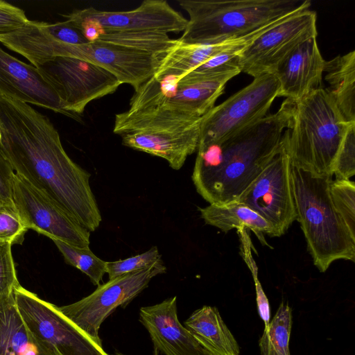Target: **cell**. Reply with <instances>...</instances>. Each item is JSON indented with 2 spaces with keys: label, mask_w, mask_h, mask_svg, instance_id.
Returning a JSON list of instances; mask_svg holds the SVG:
<instances>
[{
  "label": "cell",
  "mask_w": 355,
  "mask_h": 355,
  "mask_svg": "<svg viewBox=\"0 0 355 355\" xmlns=\"http://www.w3.org/2000/svg\"><path fill=\"white\" fill-rule=\"evenodd\" d=\"M164 53L135 50L103 42L67 45L64 56L82 59L114 74L135 89L154 76Z\"/></svg>",
  "instance_id": "obj_15"
},
{
  "label": "cell",
  "mask_w": 355,
  "mask_h": 355,
  "mask_svg": "<svg viewBox=\"0 0 355 355\" xmlns=\"http://www.w3.org/2000/svg\"><path fill=\"white\" fill-rule=\"evenodd\" d=\"M189 19L181 43L215 44L252 34L298 12L309 0H180Z\"/></svg>",
  "instance_id": "obj_3"
},
{
  "label": "cell",
  "mask_w": 355,
  "mask_h": 355,
  "mask_svg": "<svg viewBox=\"0 0 355 355\" xmlns=\"http://www.w3.org/2000/svg\"><path fill=\"white\" fill-rule=\"evenodd\" d=\"M69 21H86L119 31L166 33L184 31L188 19L165 0H144L128 11H105L89 7L62 15Z\"/></svg>",
  "instance_id": "obj_13"
},
{
  "label": "cell",
  "mask_w": 355,
  "mask_h": 355,
  "mask_svg": "<svg viewBox=\"0 0 355 355\" xmlns=\"http://www.w3.org/2000/svg\"><path fill=\"white\" fill-rule=\"evenodd\" d=\"M292 324V310L287 303L282 302L259 339L260 355H291Z\"/></svg>",
  "instance_id": "obj_27"
},
{
  "label": "cell",
  "mask_w": 355,
  "mask_h": 355,
  "mask_svg": "<svg viewBox=\"0 0 355 355\" xmlns=\"http://www.w3.org/2000/svg\"><path fill=\"white\" fill-rule=\"evenodd\" d=\"M355 174V123H352L337 154L333 175L336 179L350 180Z\"/></svg>",
  "instance_id": "obj_32"
},
{
  "label": "cell",
  "mask_w": 355,
  "mask_h": 355,
  "mask_svg": "<svg viewBox=\"0 0 355 355\" xmlns=\"http://www.w3.org/2000/svg\"><path fill=\"white\" fill-rule=\"evenodd\" d=\"M250 35L215 44H184L178 40V43L164 53L154 77L158 80L175 78L178 80L184 74L221 51L243 41Z\"/></svg>",
  "instance_id": "obj_23"
},
{
  "label": "cell",
  "mask_w": 355,
  "mask_h": 355,
  "mask_svg": "<svg viewBox=\"0 0 355 355\" xmlns=\"http://www.w3.org/2000/svg\"><path fill=\"white\" fill-rule=\"evenodd\" d=\"M37 68L55 88L65 110L80 116L89 102L114 93L121 85L107 69L73 57H57Z\"/></svg>",
  "instance_id": "obj_9"
},
{
  "label": "cell",
  "mask_w": 355,
  "mask_h": 355,
  "mask_svg": "<svg viewBox=\"0 0 355 355\" xmlns=\"http://www.w3.org/2000/svg\"><path fill=\"white\" fill-rule=\"evenodd\" d=\"M16 306L24 322L37 337L61 355H109L56 306L20 284L13 290Z\"/></svg>",
  "instance_id": "obj_8"
},
{
  "label": "cell",
  "mask_w": 355,
  "mask_h": 355,
  "mask_svg": "<svg viewBox=\"0 0 355 355\" xmlns=\"http://www.w3.org/2000/svg\"><path fill=\"white\" fill-rule=\"evenodd\" d=\"M325 61L319 50L317 37L300 44L272 73L279 83V96L295 103L311 92L323 88Z\"/></svg>",
  "instance_id": "obj_18"
},
{
  "label": "cell",
  "mask_w": 355,
  "mask_h": 355,
  "mask_svg": "<svg viewBox=\"0 0 355 355\" xmlns=\"http://www.w3.org/2000/svg\"><path fill=\"white\" fill-rule=\"evenodd\" d=\"M1 134L0 132V141H1Z\"/></svg>",
  "instance_id": "obj_38"
},
{
  "label": "cell",
  "mask_w": 355,
  "mask_h": 355,
  "mask_svg": "<svg viewBox=\"0 0 355 355\" xmlns=\"http://www.w3.org/2000/svg\"><path fill=\"white\" fill-rule=\"evenodd\" d=\"M163 262L162 256L156 246L148 251L125 259L115 261H106V273L109 279L124 274L147 268L151 266Z\"/></svg>",
  "instance_id": "obj_30"
},
{
  "label": "cell",
  "mask_w": 355,
  "mask_h": 355,
  "mask_svg": "<svg viewBox=\"0 0 355 355\" xmlns=\"http://www.w3.org/2000/svg\"><path fill=\"white\" fill-rule=\"evenodd\" d=\"M247 263L250 268L252 276L254 278V282L255 284V290H256V300L258 308V312L259 316L263 320L265 324V329L268 328L270 323V306L268 298L264 293L263 288L261 287V283L259 282L257 277V268L254 263L252 258H250L246 260Z\"/></svg>",
  "instance_id": "obj_36"
},
{
  "label": "cell",
  "mask_w": 355,
  "mask_h": 355,
  "mask_svg": "<svg viewBox=\"0 0 355 355\" xmlns=\"http://www.w3.org/2000/svg\"><path fill=\"white\" fill-rule=\"evenodd\" d=\"M201 218L207 225L216 227L223 232L232 229L251 230L262 243L264 235L279 236L275 227L248 207L238 202L225 205H209L198 209Z\"/></svg>",
  "instance_id": "obj_24"
},
{
  "label": "cell",
  "mask_w": 355,
  "mask_h": 355,
  "mask_svg": "<svg viewBox=\"0 0 355 355\" xmlns=\"http://www.w3.org/2000/svg\"><path fill=\"white\" fill-rule=\"evenodd\" d=\"M0 96L49 109L78 121L67 111L58 94L37 67L11 55L0 46Z\"/></svg>",
  "instance_id": "obj_16"
},
{
  "label": "cell",
  "mask_w": 355,
  "mask_h": 355,
  "mask_svg": "<svg viewBox=\"0 0 355 355\" xmlns=\"http://www.w3.org/2000/svg\"><path fill=\"white\" fill-rule=\"evenodd\" d=\"M27 230L15 205L0 203V241L21 243Z\"/></svg>",
  "instance_id": "obj_31"
},
{
  "label": "cell",
  "mask_w": 355,
  "mask_h": 355,
  "mask_svg": "<svg viewBox=\"0 0 355 355\" xmlns=\"http://www.w3.org/2000/svg\"><path fill=\"white\" fill-rule=\"evenodd\" d=\"M325 89L294 103L291 125L284 134L291 164L319 176H333L334 162L349 125Z\"/></svg>",
  "instance_id": "obj_5"
},
{
  "label": "cell",
  "mask_w": 355,
  "mask_h": 355,
  "mask_svg": "<svg viewBox=\"0 0 355 355\" xmlns=\"http://www.w3.org/2000/svg\"><path fill=\"white\" fill-rule=\"evenodd\" d=\"M240 73V69H233L209 76L179 80L175 90L163 98L158 106L202 117L215 106L226 83Z\"/></svg>",
  "instance_id": "obj_20"
},
{
  "label": "cell",
  "mask_w": 355,
  "mask_h": 355,
  "mask_svg": "<svg viewBox=\"0 0 355 355\" xmlns=\"http://www.w3.org/2000/svg\"><path fill=\"white\" fill-rule=\"evenodd\" d=\"M176 299L140 309L139 321L149 333L154 349L164 355H211L179 321Z\"/></svg>",
  "instance_id": "obj_17"
},
{
  "label": "cell",
  "mask_w": 355,
  "mask_h": 355,
  "mask_svg": "<svg viewBox=\"0 0 355 355\" xmlns=\"http://www.w3.org/2000/svg\"><path fill=\"white\" fill-rule=\"evenodd\" d=\"M294 102L286 99L277 112L239 130L220 143L198 146L192 180L209 204L237 202L266 164L282 149L291 125Z\"/></svg>",
  "instance_id": "obj_2"
},
{
  "label": "cell",
  "mask_w": 355,
  "mask_h": 355,
  "mask_svg": "<svg viewBox=\"0 0 355 355\" xmlns=\"http://www.w3.org/2000/svg\"><path fill=\"white\" fill-rule=\"evenodd\" d=\"M334 206L350 233L355 236V184L350 180L336 179L329 186Z\"/></svg>",
  "instance_id": "obj_29"
},
{
  "label": "cell",
  "mask_w": 355,
  "mask_h": 355,
  "mask_svg": "<svg viewBox=\"0 0 355 355\" xmlns=\"http://www.w3.org/2000/svg\"><path fill=\"white\" fill-rule=\"evenodd\" d=\"M316 13L310 9L293 14L272 26L248 44L239 56L241 72L256 78L273 73L300 44L317 37Z\"/></svg>",
  "instance_id": "obj_10"
},
{
  "label": "cell",
  "mask_w": 355,
  "mask_h": 355,
  "mask_svg": "<svg viewBox=\"0 0 355 355\" xmlns=\"http://www.w3.org/2000/svg\"><path fill=\"white\" fill-rule=\"evenodd\" d=\"M164 262L124 274L100 284L88 296L59 310L86 335L96 343L101 324L116 307L126 305L148 287L155 276L165 273Z\"/></svg>",
  "instance_id": "obj_7"
},
{
  "label": "cell",
  "mask_w": 355,
  "mask_h": 355,
  "mask_svg": "<svg viewBox=\"0 0 355 355\" xmlns=\"http://www.w3.org/2000/svg\"><path fill=\"white\" fill-rule=\"evenodd\" d=\"M296 220L320 272L339 259L355 261V236L336 210L330 195L332 176H319L291 164Z\"/></svg>",
  "instance_id": "obj_4"
},
{
  "label": "cell",
  "mask_w": 355,
  "mask_h": 355,
  "mask_svg": "<svg viewBox=\"0 0 355 355\" xmlns=\"http://www.w3.org/2000/svg\"><path fill=\"white\" fill-rule=\"evenodd\" d=\"M15 171L0 150V203L13 205L12 182Z\"/></svg>",
  "instance_id": "obj_35"
},
{
  "label": "cell",
  "mask_w": 355,
  "mask_h": 355,
  "mask_svg": "<svg viewBox=\"0 0 355 355\" xmlns=\"http://www.w3.org/2000/svg\"><path fill=\"white\" fill-rule=\"evenodd\" d=\"M69 22L78 27L89 42H103L155 53H166L178 43V40L171 39L166 33L119 31L103 29L86 21Z\"/></svg>",
  "instance_id": "obj_26"
},
{
  "label": "cell",
  "mask_w": 355,
  "mask_h": 355,
  "mask_svg": "<svg viewBox=\"0 0 355 355\" xmlns=\"http://www.w3.org/2000/svg\"><path fill=\"white\" fill-rule=\"evenodd\" d=\"M65 262L87 275L92 283L99 286L106 273V261L96 256L89 247L80 248L53 240Z\"/></svg>",
  "instance_id": "obj_28"
},
{
  "label": "cell",
  "mask_w": 355,
  "mask_h": 355,
  "mask_svg": "<svg viewBox=\"0 0 355 355\" xmlns=\"http://www.w3.org/2000/svg\"><path fill=\"white\" fill-rule=\"evenodd\" d=\"M279 94V83L274 74L254 78L249 85L203 116L198 146L218 144L263 119Z\"/></svg>",
  "instance_id": "obj_6"
},
{
  "label": "cell",
  "mask_w": 355,
  "mask_h": 355,
  "mask_svg": "<svg viewBox=\"0 0 355 355\" xmlns=\"http://www.w3.org/2000/svg\"><path fill=\"white\" fill-rule=\"evenodd\" d=\"M184 325L211 355H239L238 343L216 307L204 306L197 309Z\"/></svg>",
  "instance_id": "obj_22"
},
{
  "label": "cell",
  "mask_w": 355,
  "mask_h": 355,
  "mask_svg": "<svg viewBox=\"0 0 355 355\" xmlns=\"http://www.w3.org/2000/svg\"><path fill=\"white\" fill-rule=\"evenodd\" d=\"M0 355H61L31 331L18 311L13 293L0 297Z\"/></svg>",
  "instance_id": "obj_21"
},
{
  "label": "cell",
  "mask_w": 355,
  "mask_h": 355,
  "mask_svg": "<svg viewBox=\"0 0 355 355\" xmlns=\"http://www.w3.org/2000/svg\"><path fill=\"white\" fill-rule=\"evenodd\" d=\"M290 173L291 162L283 145L237 201L271 224L279 236L296 220Z\"/></svg>",
  "instance_id": "obj_11"
},
{
  "label": "cell",
  "mask_w": 355,
  "mask_h": 355,
  "mask_svg": "<svg viewBox=\"0 0 355 355\" xmlns=\"http://www.w3.org/2000/svg\"><path fill=\"white\" fill-rule=\"evenodd\" d=\"M11 247L10 243L0 241V297L12 293L19 284Z\"/></svg>",
  "instance_id": "obj_33"
},
{
  "label": "cell",
  "mask_w": 355,
  "mask_h": 355,
  "mask_svg": "<svg viewBox=\"0 0 355 355\" xmlns=\"http://www.w3.org/2000/svg\"><path fill=\"white\" fill-rule=\"evenodd\" d=\"M326 91L344 119L355 122V51L325 61Z\"/></svg>",
  "instance_id": "obj_25"
},
{
  "label": "cell",
  "mask_w": 355,
  "mask_h": 355,
  "mask_svg": "<svg viewBox=\"0 0 355 355\" xmlns=\"http://www.w3.org/2000/svg\"><path fill=\"white\" fill-rule=\"evenodd\" d=\"M28 21L24 10L0 0V35L19 29Z\"/></svg>",
  "instance_id": "obj_34"
},
{
  "label": "cell",
  "mask_w": 355,
  "mask_h": 355,
  "mask_svg": "<svg viewBox=\"0 0 355 355\" xmlns=\"http://www.w3.org/2000/svg\"><path fill=\"white\" fill-rule=\"evenodd\" d=\"M116 355H127V354H124L121 352H116Z\"/></svg>",
  "instance_id": "obj_37"
},
{
  "label": "cell",
  "mask_w": 355,
  "mask_h": 355,
  "mask_svg": "<svg viewBox=\"0 0 355 355\" xmlns=\"http://www.w3.org/2000/svg\"><path fill=\"white\" fill-rule=\"evenodd\" d=\"M12 200L28 230L53 240L85 248L90 243V232L82 226L65 209L15 174Z\"/></svg>",
  "instance_id": "obj_12"
},
{
  "label": "cell",
  "mask_w": 355,
  "mask_h": 355,
  "mask_svg": "<svg viewBox=\"0 0 355 355\" xmlns=\"http://www.w3.org/2000/svg\"><path fill=\"white\" fill-rule=\"evenodd\" d=\"M89 42L83 32L67 20L51 24L29 19L19 29L0 35V43L36 67L62 56L65 44Z\"/></svg>",
  "instance_id": "obj_14"
},
{
  "label": "cell",
  "mask_w": 355,
  "mask_h": 355,
  "mask_svg": "<svg viewBox=\"0 0 355 355\" xmlns=\"http://www.w3.org/2000/svg\"><path fill=\"white\" fill-rule=\"evenodd\" d=\"M0 150L14 171L89 232L102 221L91 173L65 152L49 118L29 104L0 96Z\"/></svg>",
  "instance_id": "obj_1"
},
{
  "label": "cell",
  "mask_w": 355,
  "mask_h": 355,
  "mask_svg": "<svg viewBox=\"0 0 355 355\" xmlns=\"http://www.w3.org/2000/svg\"><path fill=\"white\" fill-rule=\"evenodd\" d=\"M201 122L184 129L124 134L122 144L162 157L173 169L180 170L188 156L198 149Z\"/></svg>",
  "instance_id": "obj_19"
}]
</instances>
